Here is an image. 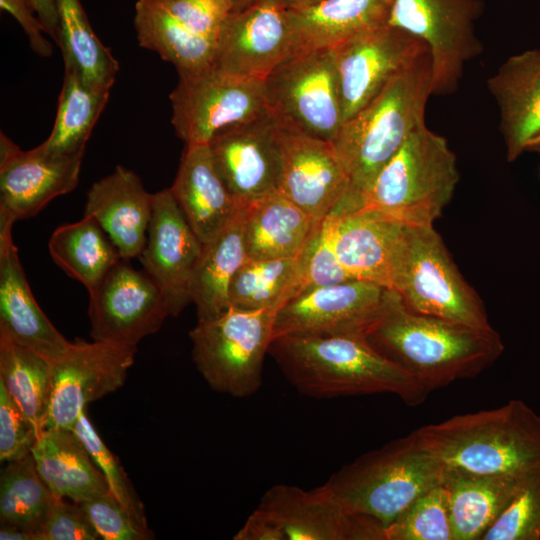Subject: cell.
<instances>
[{
  "mask_svg": "<svg viewBox=\"0 0 540 540\" xmlns=\"http://www.w3.org/2000/svg\"><path fill=\"white\" fill-rule=\"evenodd\" d=\"M364 338L429 392L479 375L504 351L495 329L414 313L392 289H388L381 311Z\"/></svg>",
  "mask_w": 540,
  "mask_h": 540,
  "instance_id": "cell-1",
  "label": "cell"
},
{
  "mask_svg": "<svg viewBox=\"0 0 540 540\" xmlns=\"http://www.w3.org/2000/svg\"><path fill=\"white\" fill-rule=\"evenodd\" d=\"M269 354L300 393L316 398L388 393L409 406L430 393L359 336L275 337Z\"/></svg>",
  "mask_w": 540,
  "mask_h": 540,
  "instance_id": "cell-2",
  "label": "cell"
},
{
  "mask_svg": "<svg viewBox=\"0 0 540 540\" xmlns=\"http://www.w3.org/2000/svg\"><path fill=\"white\" fill-rule=\"evenodd\" d=\"M431 95L432 65L427 52L343 123L332 145L350 180L349 192L341 202L345 210L361 206L363 195L382 168L425 123Z\"/></svg>",
  "mask_w": 540,
  "mask_h": 540,
  "instance_id": "cell-3",
  "label": "cell"
},
{
  "mask_svg": "<svg viewBox=\"0 0 540 540\" xmlns=\"http://www.w3.org/2000/svg\"><path fill=\"white\" fill-rule=\"evenodd\" d=\"M415 433L445 467L509 474L540 465V415L522 400L456 415L422 426Z\"/></svg>",
  "mask_w": 540,
  "mask_h": 540,
  "instance_id": "cell-4",
  "label": "cell"
},
{
  "mask_svg": "<svg viewBox=\"0 0 540 540\" xmlns=\"http://www.w3.org/2000/svg\"><path fill=\"white\" fill-rule=\"evenodd\" d=\"M444 469L414 431L358 457L323 485L347 509L386 528L420 495L442 483Z\"/></svg>",
  "mask_w": 540,
  "mask_h": 540,
  "instance_id": "cell-5",
  "label": "cell"
},
{
  "mask_svg": "<svg viewBox=\"0 0 540 540\" xmlns=\"http://www.w3.org/2000/svg\"><path fill=\"white\" fill-rule=\"evenodd\" d=\"M459 181L457 158L448 141L419 125L382 168L361 207L409 225H433Z\"/></svg>",
  "mask_w": 540,
  "mask_h": 540,
  "instance_id": "cell-6",
  "label": "cell"
},
{
  "mask_svg": "<svg viewBox=\"0 0 540 540\" xmlns=\"http://www.w3.org/2000/svg\"><path fill=\"white\" fill-rule=\"evenodd\" d=\"M410 311L476 328H493L433 225H405L391 288Z\"/></svg>",
  "mask_w": 540,
  "mask_h": 540,
  "instance_id": "cell-7",
  "label": "cell"
},
{
  "mask_svg": "<svg viewBox=\"0 0 540 540\" xmlns=\"http://www.w3.org/2000/svg\"><path fill=\"white\" fill-rule=\"evenodd\" d=\"M275 312L229 308L217 317L197 321L190 330L196 369L216 392L236 398L255 394L262 385Z\"/></svg>",
  "mask_w": 540,
  "mask_h": 540,
  "instance_id": "cell-8",
  "label": "cell"
},
{
  "mask_svg": "<svg viewBox=\"0 0 540 540\" xmlns=\"http://www.w3.org/2000/svg\"><path fill=\"white\" fill-rule=\"evenodd\" d=\"M264 101L278 128L332 143L344 119L331 48L291 54L264 79Z\"/></svg>",
  "mask_w": 540,
  "mask_h": 540,
  "instance_id": "cell-9",
  "label": "cell"
},
{
  "mask_svg": "<svg viewBox=\"0 0 540 540\" xmlns=\"http://www.w3.org/2000/svg\"><path fill=\"white\" fill-rule=\"evenodd\" d=\"M170 93L171 123L185 144H208L221 132L265 115L264 80L245 78L214 64L178 72Z\"/></svg>",
  "mask_w": 540,
  "mask_h": 540,
  "instance_id": "cell-10",
  "label": "cell"
},
{
  "mask_svg": "<svg viewBox=\"0 0 540 540\" xmlns=\"http://www.w3.org/2000/svg\"><path fill=\"white\" fill-rule=\"evenodd\" d=\"M481 0H393L388 25L420 39L432 65V94L456 91L465 65L482 52L476 21Z\"/></svg>",
  "mask_w": 540,
  "mask_h": 540,
  "instance_id": "cell-11",
  "label": "cell"
},
{
  "mask_svg": "<svg viewBox=\"0 0 540 540\" xmlns=\"http://www.w3.org/2000/svg\"><path fill=\"white\" fill-rule=\"evenodd\" d=\"M330 48L344 122L395 76L429 52L423 41L388 24L359 32Z\"/></svg>",
  "mask_w": 540,
  "mask_h": 540,
  "instance_id": "cell-12",
  "label": "cell"
},
{
  "mask_svg": "<svg viewBox=\"0 0 540 540\" xmlns=\"http://www.w3.org/2000/svg\"><path fill=\"white\" fill-rule=\"evenodd\" d=\"M136 350L135 346L95 340L71 342L66 354L52 364L44 429L72 430L89 403L124 385Z\"/></svg>",
  "mask_w": 540,
  "mask_h": 540,
  "instance_id": "cell-13",
  "label": "cell"
},
{
  "mask_svg": "<svg viewBox=\"0 0 540 540\" xmlns=\"http://www.w3.org/2000/svg\"><path fill=\"white\" fill-rule=\"evenodd\" d=\"M128 261L120 260L89 293L90 336L95 341L136 347L170 316L155 281Z\"/></svg>",
  "mask_w": 540,
  "mask_h": 540,
  "instance_id": "cell-14",
  "label": "cell"
},
{
  "mask_svg": "<svg viewBox=\"0 0 540 540\" xmlns=\"http://www.w3.org/2000/svg\"><path fill=\"white\" fill-rule=\"evenodd\" d=\"M388 289L353 279L305 292L275 313L274 338L364 336L379 315Z\"/></svg>",
  "mask_w": 540,
  "mask_h": 540,
  "instance_id": "cell-15",
  "label": "cell"
},
{
  "mask_svg": "<svg viewBox=\"0 0 540 540\" xmlns=\"http://www.w3.org/2000/svg\"><path fill=\"white\" fill-rule=\"evenodd\" d=\"M292 53L288 10L277 0H256L226 17L212 64L237 76L264 80Z\"/></svg>",
  "mask_w": 540,
  "mask_h": 540,
  "instance_id": "cell-16",
  "label": "cell"
},
{
  "mask_svg": "<svg viewBox=\"0 0 540 540\" xmlns=\"http://www.w3.org/2000/svg\"><path fill=\"white\" fill-rule=\"evenodd\" d=\"M201 251L202 243L170 189L154 193L147 238L138 259L159 287L170 316H178L192 303L191 282Z\"/></svg>",
  "mask_w": 540,
  "mask_h": 540,
  "instance_id": "cell-17",
  "label": "cell"
},
{
  "mask_svg": "<svg viewBox=\"0 0 540 540\" xmlns=\"http://www.w3.org/2000/svg\"><path fill=\"white\" fill-rule=\"evenodd\" d=\"M257 507L273 517L286 540H385L381 523L350 511L324 485L277 484Z\"/></svg>",
  "mask_w": 540,
  "mask_h": 540,
  "instance_id": "cell-18",
  "label": "cell"
},
{
  "mask_svg": "<svg viewBox=\"0 0 540 540\" xmlns=\"http://www.w3.org/2000/svg\"><path fill=\"white\" fill-rule=\"evenodd\" d=\"M208 145L221 179L241 206L278 190L281 147L278 127L267 113L221 132Z\"/></svg>",
  "mask_w": 540,
  "mask_h": 540,
  "instance_id": "cell-19",
  "label": "cell"
},
{
  "mask_svg": "<svg viewBox=\"0 0 540 540\" xmlns=\"http://www.w3.org/2000/svg\"><path fill=\"white\" fill-rule=\"evenodd\" d=\"M281 173L278 191L321 221L350 189L349 177L331 142L278 128Z\"/></svg>",
  "mask_w": 540,
  "mask_h": 540,
  "instance_id": "cell-20",
  "label": "cell"
},
{
  "mask_svg": "<svg viewBox=\"0 0 540 540\" xmlns=\"http://www.w3.org/2000/svg\"><path fill=\"white\" fill-rule=\"evenodd\" d=\"M16 222L0 210V335L54 364L69 342L35 300L12 236Z\"/></svg>",
  "mask_w": 540,
  "mask_h": 540,
  "instance_id": "cell-21",
  "label": "cell"
},
{
  "mask_svg": "<svg viewBox=\"0 0 540 540\" xmlns=\"http://www.w3.org/2000/svg\"><path fill=\"white\" fill-rule=\"evenodd\" d=\"M83 157H53L38 146L24 151L1 132L0 210L15 221L37 215L77 186Z\"/></svg>",
  "mask_w": 540,
  "mask_h": 540,
  "instance_id": "cell-22",
  "label": "cell"
},
{
  "mask_svg": "<svg viewBox=\"0 0 540 540\" xmlns=\"http://www.w3.org/2000/svg\"><path fill=\"white\" fill-rule=\"evenodd\" d=\"M327 217L336 254L349 276L390 289L406 224L365 207Z\"/></svg>",
  "mask_w": 540,
  "mask_h": 540,
  "instance_id": "cell-23",
  "label": "cell"
},
{
  "mask_svg": "<svg viewBox=\"0 0 540 540\" xmlns=\"http://www.w3.org/2000/svg\"><path fill=\"white\" fill-rule=\"evenodd\" d=\"M153 194L141 178L121 165L96 181L87 193L84 216L105 231L124 260L138 258L147 238Z\"/></svg>",
  "mask_w": 540,
  "mask_h": 540,
  "instance_id": "cell-24",
  "label": "cell"
},
{
  "mask_svg": "<svg viewBox=\"0 0 540 540\" xmlns=\"http://www.w3.org/2000/svg\"><path fill=\"white\" fill-rule=\"evenodd\" d=\"M169 189L202 244L244 208L221 179L208 144L186 145Z\"/></svg>",
  "mask_w": 540,
  "mask_h": 540,
  "instance_id": "cell-25",
  "label": "cell"
},
{
  "mask_svg": "<svg viewBox=\"0 0 540 540\" xmlns=\"http://www.w3.org/2000/svg\"><path fill=\"white\" fill-rule=\"evenodd\" d=\"M500 114L509 162L540 134V50L510 56L487 81Z\"/></svg>",
  "mask_w": 540,
  "mask_h": 540,
  "instance_id": "cell-26",
  "label": "cell"
},
{
  "mask_svg": "<svg viewBox=\"0 0 540 540\" xmlns=\"http://www.w3.org/2000/svg\"><path fill=\"white\" fill-rule=\"evenodd\" d=\"M531 471L479 474L445 467L442 483L449 493L454 540H481L518 495Z\"/></svg>",
  "mask_w": 540,
  "mask_h": 540,
  "instance_id": "cell-27",
  "label": "cell"
},
{
  "mask_svg": "<svg viewBox=\"0 0 540 540\" xmlns=\"http://www.w3.org/2000/svg\"><path fill=\"white\" fill-rule=\"evenodd\" d=\"M321 221L311 217L280 191L270 193L246 206L244 243L247 258L298 257Z\"/></svg>",
  "mask_w": 540,
  "mask_h": 540,
  "instance_id": "cell-28",
  "label": "cell"
},
{
  "mask_svg": "<svg viewBox=\"0 0 540 540\" xmlns=\"http://www.w3.org/2000/svg\"><path fill=\"white\" fill-rule=\"evenodd\" d=\"M31 454L38 473L56 497L80 503L109 492L103 474L73 430L44 429Z\"/></svg>",
  "mask_w": 540,
  "mask_h": 540,
  "instance_id": "cell-29",
  "label": "cell"
},
{
  "mask_svg": "<svg viewBox=\"0 0 540 540\" xmlns=\"http://www.w3.org/2000/svg\"><path fill=\"white\" fill-rule=\"evenodd\" d=\"M392 3L393 0H325L311 7L288 10L293 53L329 48L359 32L388 24Z\"/></svg>",
  "mask_w": 540,
  "mask_h": 540,
  "instance_id": "cell-30",
  "label": "cell"
},
{
  "mask_svg": "<svg viewBox=\"0 0 540 540\" xmlns=\"http://www.w3.org/2000/svg\"><path fill=\"white\" fill-rule=\"evenodd\" d=\"M245 209L210 241L202 244L191 282L197 321L219 316L230 308V282L247 258L244 243Z\"/></svg>",
  "mask_w": 540,
  "mask_h": 540,
  "instance_id": "cell-31",
  "label": "cell"
},
{
  "mask_svg": "<svg viewBox=\"0 0 540 540\" xmlns=\"http://www.w3.org/2000/svg\"><path fill=\"white\" fill-rule=\"evenodd\" d=\"M134 27L139 45L156 52L178 72L213 63L217 41L190 30L156 0L136 2Z\"/></svg>",
  "mask_w": 540,
  "mask_h": 540,
  "instance_id": "cell-32",
  "label": "cell"
},
{
  "mask_svg": "<svg viewBox=\"0 0 540 540\" xmlns=\"http://www.w3.org/2000/svg\"><path fill=\"white\" fill-rule=\"evenodd\" d=\"M53 261L91 293L122 260L116 246L91 217L58 227L49 240Z\"/></svg>",
  "mask_w": 540,
  "mask_h": 540,
  "instance_id": "cell-33",
  "label": "cell"
},
{
  "mask_svg": "<svg viewBox=\"0 0 540 540\" xmlns=\"http://www.w3.org/2000/svg\"><path fill=\"white\" fill-rule=\"evenodd\" d=\"M59 15L57 45L65 70L76 73L90 87L110 91L118 61L93 31L80 0H56Z\"/></svg>",
  "mask_w": 540,
  "mask_h": 540,
  "instance_id": "cell-34",
  "label": "cell"
},
{
  "mask_svg": "<svg viewBox=\"0 0 540 540\" xmlns=\"http://www.w3.org/2000/svg\"><path fill=\"white\" fill-rule=\"evenodd\" d=\"M109 94L110 91L90 87L76 73L65 70L53 128L38 147L53 157L84 155Z\"/></svg>",
  "mask_w": 540,
  "mask_h": 540,
  "instance_id": "cell-35",
  "label": "cell"
},
{
  "mask_svg": "<svg viewBox=\"0 0 540 540\" xmlns=\"http://www.w3.org/2000/svg\"><path fill=\"white\" fill-rule=\"evenodd\" d=\"M301 275V254L294 258H246L229 285L230 308L276 313L297 296Z\"/></svg>",
  "mask_w": 540,
  "mask_h": 540,
  "instance_id": "cell-36",
  "label": "cell"
},
{
  "mask_svg": "<svg viewBox=\"0 0 540 540\" xmlns=\"http://www.w3.org/2000/svg\"><path fill=\"white\" fill-rule=\"evenodd\" d=\"M52 364L0 335V383L32 423L38 437L45 428Z\"/></svg>",
  "mask_w": 540,
  "mask_h": 540,
  "instance_id": "cell-37",
  "label": "cell"
},
{
  "mask_svg": "<svg viewBox=\"0 0 540 540\" xmlns=\"http://www.w3.org/2000/svg\"><path fill=\"white\" fill-rule=\"evenodd\" d=\"M58 498L38 473L32 454L7 462L0 476V523L32 531L37 540Z\"/></svg>",
  "mask_w": 540,
  "mask_h": 540,
  "instance_id": "cell-38",
  "label": "cell"
},
{
  "mask_svg": "<svg viewBox=\"0 0 540 540\" xmlns=\"http://www.w3.org/2000/svg\"><path fill=\"white\" fill-rule=\"evenodd\" d=\"M385 540H454L447 488L440 483L420 495L385 528Z\"/></svg>",
  "mask_w": 540,
  "mask_h": 540,
  "instance_id": "cell-39",
  "label": "cell"
},
{
  "mask_svg": "<svg viewBox=\"0 0 540 540\" xmlns=\"http://www.w3.org/2000/svg\"><path fill=\"white\" fill-rule=\"evenodd\" d=\"M72 430L80 438L103 474L109 493L118 501L136 525L145 532L153 534L148 527L142 501L118 458L97 433L88 416L87 408L82 411Z\"/></svg>",
  "mask_w": 540,
  "mask_h": 540,
  "instance_id": "cell-40",
  "label": "cell"
},
{
  "mask_svg": "<svg viewBox=\"0 0 540 540\" xmlns=\"http://www.w3.org/2000/svg\"><path fill=\"white\" fill-rule=\"evenodd\" d=\"M540 539V466L527 476L520 492L481 540Z\"/></svg>",
  "mask_w": 540,
  "mask_h": 540,
  "instance_id": "cell-41",
  "label": "cell"
},
{
  "mask_svg": "<svg viewBox=\"0 0 540 540\" xmlns=\"http://www.w3.org/2000/svg\"><path fill=\"white\" fill-rule=\"evenodd\" d=\"M301 261L302 275L297 296L319 287L353 280L336 254L328 217L320 222L301 253Z\"/></svg>",
  "mask_w": 540,
  "mask_h": 540,
  "instance_id": "cell-42",
  "label": "cell"
},
{
  "mask_svg": "<svg viewBox=\"0 0 540 540\" xmlns=\"http://www.w3.org/2000/svg\"><path fill=\"white\" fill-rule=\"evenodd\" d=\"M99 538L104 540H147L153 534L142 530L109 493L79 503Z\"/></svg>",
  "mask_w": 540,
  "mask_h": 540,
  "instance_id": "cell-43",
  "label": "cell"
},
{
  "mask_svg": "<svg viewBox=\"0 0 540 540\" xmlns=\"http://www.w3.org/2000/svg\"><path fill=\"white\" fill-rule=\"evenodd\" d=\"M38 439L32 423L0 383V460L10 462L31 454Z\"/></svg>",
  "mask_w": 540,
  "mask_h": 540,
  "instance_id": "cell-44",
  "label": "cell"
},
{
  "mask_svg": "<svg viewBox=\"0 0 540 540\" xmlns=\"http://www.w3.org/2000/svg\"><path fill=\"white\" fill-rule=\"evenodd\" d=\"M193 32L216 40L232 5L229 0H156Z\"/></svg>",
  "mask_w": 540,
  "mask_h": 540,
  "instance_id": "cell-45",
  "label": "cell"
},
{
  "mask_svg": "<svg viewBox=\"0 0 540 540\" xmlns=\"http://www.w3.org/2000/svg\"><path fill=\"white\" fill-rule=\"evenodd\" d=\"M99 536L79 503L58 498L37 540H96Z\"/></svg>",
  "mask_w": 540,
  "mask_h": 540,
  "instance_id": "cell-46",
  "label": "cell"
},
{
  "mask_svg": "<svg viewBox=\"0 0 540 540\" xmlns=\"http://www.w3.org/2000/svg\"><path fill=\"white\" fill-rule=\"evenodd\" d=\"M0 8L21 25L36 54L41 57H50L53 54V46L44 36L45 27L27 0H0Z\"/></svg>",
  "mask_w": 540,
  "mask_h": 540,
  "instance_id": "cell-47",
  "label": "cell"
},
{
  "mask_svg": "<svg viewBox=\"0 0 540 540\" xmlns=\"http://www.w3.org/2000/svg\"><path fill=\"white\" fill-rule=\"evenodd\" d=\"M234 540H286L273 517L257 507L233 537Z\"/></svg>",
  "mask_w": 540,
  "mask_h": 540,
  "instance_id": "cell-48",
  "label": "cell"
},
{
  "mask_svg": "<svg viewBox=\"0 0 540 540\" xmlns=\"http://www.w3.org/2000/svg\"><path fill=\"white\" fill-rule=\"evenodd\" d=\"M45 27L46 33L58 43L59 15L56 0H27Z\"/></svg>",
  "mask_w": 540,
  "mask_h": 540,
  "instance_id": "cell-49",
  "label": "cell"
},
{
  "mask_svg": "<svg viewBox=\"0 0 540 540\" xmlns=\"http://www.w3.org/2000/svg\"><path fill=\"white\" fill-rule=\"evenodd\" d=\"M0 539L1 540H36L35 534L27 529L0 523Z\"/></svg>",
  "mask_w": 540,
  "mask_h": 540,
  "instance_id": "cell-50",
  "label": "cell"
},
{
  "mask_svg": "<svg viewBox=\"0 0 540 540\" xmlns=\"http://www.w3.org/2000/svg\"><path fill=\"white\" fill-rule=\"evenodd\" d=\"M287 10L303 9L317 5L325 0H277Z\"/></svg>",
  "mask_w": 540,
  "mask_h": 540,
  "instance_id": "cell-51",
  "label": "cell"
},
{
  "mask_svg": "<svg viewBox=\"0 0 540 540\" xmlns=\"http://www.w3.org/2000/svg\"><path fill=\"white\" fill-rule=\"evenodd\" d=\"M232 5V11L242 9L256 0H229Z\"/></svg>",
  "mask_w": 540,
  "mask_h": 540,
  "instance_id": "cell-52",
  "label": "cell"
},
{
  "mask_svg": "<svg viewBox=\"0 0 540 540\" xmlns=\"http://www.w3.org/2000/svg\"><path fill=\"white\" fill-rule=\"evenodd\" d=\"M535 146H540V134L529 142L527 149Z\"/></svg>",
  "mask_w": 540,
  "mask_h": 540,
  "instance_id": "cell-53",
  "label": "cell"
}]
</instances>
